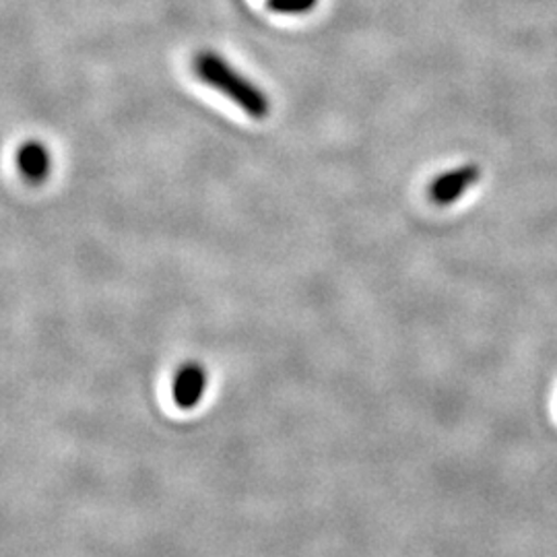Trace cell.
<instances>
[{
	"mask_svg": "<svg viewBox=\"0 0 557 557\" xmlns=\"http://www.w3.org/2000/svg\"><path fill=\"white\" fill-rule=\"evenodd\" d=\"M193 69L205 85L218 89L227 100L234 101L250 119H269L271 101L267 94L252 81L242 77V73L220 54L200 52L193 60Z\"/></svg>",
	"mask_w": 557,
	"mask_h": 557,
	"instance_id": "6da1fadb",
	"label": "cell"
},
{
	"mask_svg": "<svg viewBox=\"0 0 557 557\" xmlns=\"http://www.w3.org/2000/svg\"><path fill=\"white\" fill-rule=\"evenodd\" d=\"M481 178V168L467 163L458 165L455 170H448L440 174L438 178L430 184V199L434 200L440 207H448L457 202L460 197L467 195V190L478 184Z\"/></svg>",
	"mask_w": 557,
	"mask_h": 557,
	"instance_id": "7a4b0ae2",
	"label": "cell"
},
{
	"mask_svg": "<svg viewBox=\"0 0 557 557\" xmlns=\"http://www.w3.org/2000/svg\"><path fill=\"white\" fill-rule=\"evenodd\" d=\"M207 388V370L202 363L188 361L180 366L174 382H172V397L180 409H195L200 403Z\"/></svg>",
	"mask_w": 557,
	"mask_h": 557,
	"instance_id": "3957f363",
	"label": "cell"
},
{
	"mask_svg": "<svg viewBox=\"0 0 557 557\" xmlns=\"http://www.w3.org/2000/svg\"><path fill=\"white\" fill-rule=\"evenodd\" d=\"M17 168H20L21 176L29 184H41L52 170V160H50L48 149L41 143L32 140V143L21 145L20 153H17Z\"/></svg>",
	"mask_w": 557,
	"mask_h": 557,
	"instance_id": "277c9868",
	"label": "cell"
},
{
	"mask_svg": "<svg viewBox=\"0 0 557 557\" xmlns=\"http://www.w3.org/2000/svg\"><path fill=\"white\" fill-rule=\"evenodd\" d=\"M319 0H267L269 9L281 15H304L317 7Z\"/></svg>",
	"mask_w": 557,
	"mask_h": 557,
	"instance_id": "5b68a950",
	"label": "cell"
}]
</instances>
